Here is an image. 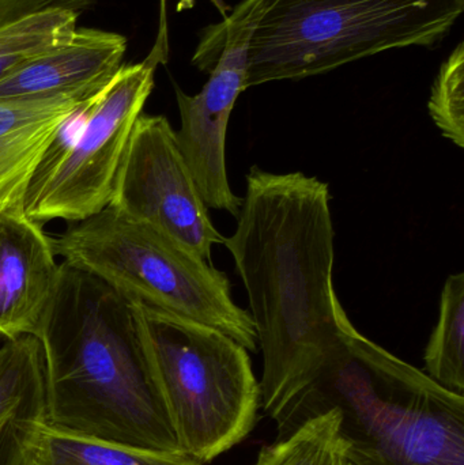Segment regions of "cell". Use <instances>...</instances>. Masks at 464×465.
I'll return each instance as SVG.
<instances>
[{
	"mask_svg": "<svg viewBox=\"0 0 464 465\" xmlns=\"http://www.w3.org/2000/svg\"><path fill=\"white\" fill-rule=\"evenodd\" d=\"M329 185L252 166L233 234L223 238L263 354L262 407L277 420L318 376L350 322L334 287Z\"/></svg>",
	"mask_w": 464,
	"mask_h": 465,
	"instance_id": "6da1fadb",
	"label": "cell"
},
{
	"mask_svg": "<svg viewBox=\"0 0 464 465\" xmlns=\"http://www.w3.org/2000/svg\"><path fill=\"white\" fill-rule=\"evenodd\" d=\"M35 338L43 349L48 428L183 453L133 306L116 290L60 262Z\"/></svg>",
	"mask_w": 464,
	"mask_h": 465,
	"instance_id": "7a4b0ae2",
	"label": "cell"
},
{
	"mask_svg": "<svg viewBox=\"0 0 464 465\" xmlns=\"http://www.w3.org/2000/svg\"><path fill=\"white\" fill-rule=\"evenodd\" d=\"M337 410L356 465H464V398L349 322L318 376L275 420L278 440Z\"/></svg>",
	"mask_w": 464,
	"mask_h": 465,
	"instance_id": "3957f363",
	"label": "cell"
},
{
	"mask_svg": "<svg viewBox=\"0 0 464 465\" xmlns=\"http://www.w3.org/2000/svg\"><path fill=\"white\" fill-rule=\"evenodd\" d=\"M463 10L464 0H272L251 40L247 89L436 45Z\"/></svg>",
	"mask_w": 464,
	"mask_h": 465,
	"instance_id": "277c9868",
	"label": "cell"
},
{
	"mask_svg": "<svg viewBox=\"0 0 464 465\" xmlns=\"http://www.w3.org/2000/svg\"><path fill=\"white\" fill-rule=\"evenodd\" d=\"M52 241L62 262L92 273L130 302L210 325L258 351L252 320L234 302L226 273L152 226L108 206Z\"/></svg>",
	"mask_w": 464,
	"mask_h": 465,
	"instance_id": "5b68a950",
	"label": "cell"
},
{
	"mask_svg": "<svg viewBox=\"0 0 464 465\" xmlns=\"http://www.w3.org/2000/svg\"><path fill=\"white\" fill-rule=\"evenodd\" d=\"M130 303L182 452L203 465L247 439L262 407L247 349L210 325Z\"/></svg>",
	"mask_w": 464,
	"mask_h": 465,
	"instance_id": "8992f818",
	"label": "cell"
},
{
	"mask_svg": "<svg viewBox=\"0 0 464 465\" xmlns=\"http://www.w3.org/2000/svg\"><path fill=\"white\" fill-rule=\"evenodd\" d=\"M143 62L122 65L94 100L71 117L46 150L25 198L35 223H79L108 207L114 179L138 117L154 89L158 65L169 60L166 0Z\"/></svg>",
	"mask_w": 464,
	"mask_h": 465,
	"instance_id": "52a82bcc",
	"label": "cell"
},
{
	"mask_svg": "<svg viewBox=\"0 0 464 465\" xmlns=\"http://www.w3.org/2000/svg\"><path fill=\"white\" fill-rule=\"evenodd\" d=\"M109 207L152 226L210 262L223 243L177 143L161 114H142L133 125L114 179Z\"/></svg>",
	"mask_w": 464,
	"mask_h": 465,
	"instance_id": "ba28073f",
	"label": "cell"
},
{
	"mask_svg": "<svg viewBox=\"0 0 464 465\" xmlns=\"http://www.w3.org/2000/svg\"><path fill=\"white\" fill-rule=\"evenodd\" d=\"M272 0H242L221 24V51L209 81L195 95L174 84L180 114L177 143L209 209L239 214L242 198L232 191L226 134L237 98L247 90L251 40Z\"/></svg>",
	"mask_w": 464,
	"mask_h": 465,
	"instance_id": "9c48e42d",
	"label": "cell"
},
{
	"mask_svg": "<svg viewBox=\"0 0 464 465\" xmlns=\"http://www.w3.org/2000/svg\"><path fill=\"white\" fill-rule=\"evenodd\" d=\"M57 272L43 225L25 213H0V339L37 335Z\"/></svg>",
	"mask_w": 464,
	"mask_h": 465,
	"instance_id": "30bf717a",
	"label": "cell"
},
{
	"mask_svg": "<svg viewBox=\"0 0 464 465\" xmlns=\"http://www.w3.org/2000/svg\"><path fill=\"white\" fill-rule=\"evenodd\" d=\"M125 51L124 35L78 27L70 40L0 78V100L97 94L122 67Z\"/></svg>",
	"mask_w": 464,
	"mask_h": 465,
	"instance_id": "8fae6325",
	"label": "cell"
},
{
	"mask_svg": "<svg viewBox=\"0 0 464 465\" xmlns=\"http://www.w3.org/2000/svg\"><path fill=\"white\" fill-rule=\"evenodd\" d=\"M97 94L0 100V213H25L27 190L46 150Z\"/></svg>",
	"mask_w": 464,
	"mask_h": 465,
	"instance_id": "7c38bea8",
	"label": "cell"
},
{
	"mask_svg": "<svg viewBox=\"0 0 464 465\" xmlns=\"http://www.w3.org/2000/svg\"><path fill=\"white\" fill-rule=\"evenodd\" d=\"M46 426L45 371L35 336L0 347V465H32Z\"/></svg>",
	"mask_w": 464,
	"mask_h": 465,
	"instance_id": "4fadbf2b",
	"label": "cell"
},
{
	"mask_svg": "<svg viewBox=\"0 0 464 465\" xmlns=\"http://www.w3.org/2000/svg\"><path fill=\"white\" fill-rule=\"evenodd\" d=\"M97 0H0V78L73 37Z\"/></svg>",
	"mask_w": 464,
	"mask_h": 465,
	"instance_id": "5bb4252c",
	"label": "cell"
},
{
	"mask_svg": "<svg viewBox=\"0 0 464 465\" xmlns=\"http://www.w3.org/2000/svg\"><path fill=\"white\" fill-rule=\"evenodd\" d=\"M32 465H202L184 453L158 452L45 429Z\"/></svg>",
	"mask_w": 464,
	"mask_h": 465,
	"instance_id": "9a60e30c",
	"label": "cell"
},
{
	"mask_svg": "<svg viewBox=\"0 0 464 465\" xmlns=\"http://www.w3.org/2000/svg\"><path fill=\"white\" fill-rule=\"evenodd\" d=\"M425 373L449 392L464 393V273L447 278L438 324L425 349Z\"/></svg>",
	"mask_w": 464,
	"mask_h": 465,
	"instance_id": "2e32d148",
	"label": "cell"
},
{
	"mask_svg": "<svg viewBox=\"0 0 464 465\" xmlns=\"http://www.w3.org/2000/svg\"><path fill=\"white\" fill-rule=\"evenodd\" d=\"M340 414L331 410L307 420L296 431L264 447L255 465H345Z\"/></svg>",
	"mask_w": 464,
	"mask_h": 465,
	"instance_id": "e0dca14e",
	"label": "cell"
},
{
	"mask_svg": "<svg viewBox=\"0 0 464 465\" xmlns=\"http://www.w3.org/2000/svg\"><path fill=\"white\" fill-rule=\"evenodd\" d=\"M430 117L444 138L464 147V44L440 65L428 103Z\"/></svg>",
	"mask_w": 464,
	"mask_h": 465,
	"instance_id": "ac0fdd59",
	"label": "cell"
},
{
	"mask_svg": "<svg viewBox=\"0 0 464 465\" xmlns=\"http://www.w3.org/2000/svg\"><path fill=\"white\" fill-rule=\"evenodd\" d=\"M345 465H356V464L351 463L350 460H348V459H346V464Z\"/></svg>",
	"mask_w": 464,
	"mask_h": 465,
	"instance_id": "d6986e66",
	"label": "cell"
}]
</instances>
